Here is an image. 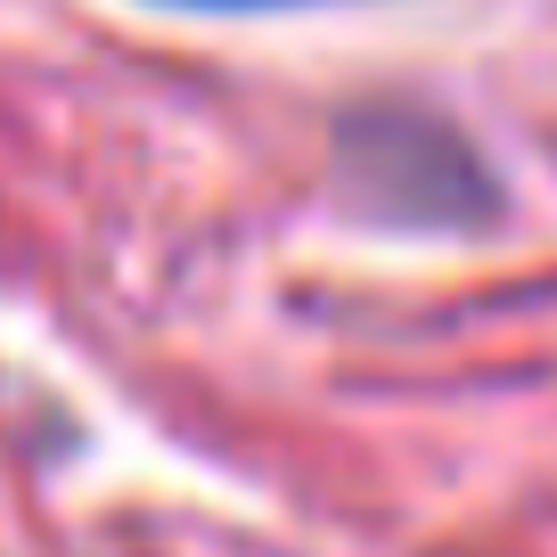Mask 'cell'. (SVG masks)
Segmentation results:
<instances>
[{"instance_id": "1", "label": "cell", "mask_w": 557, "mask_h": 557, "mask_svg": "<svg viewBox=\"0 0 557 557\" xmlns=\"http://www.w3.org/2000/svg\"><path fill=\"white\" fill-rule=\"evenodd\" d=\"M206 9H246V0H206Z\"/></svg>"}]
</instances>
